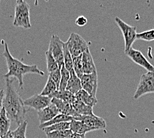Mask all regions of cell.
<instances>
[{"instance_id": "cell-1", "label": "cell", "mask_w": 154, "mask_h": 138, "mask_svg": "<svg viewBox=\"0 0 154 138\" xmlns=\"http://www.w3.org/2000/svg\"><path fill=\"white\" fill-rule=\"evenodd\" d=\"M5 81V96L3 108L5 109L9 119L19 126L25 121L26 108L20 94L14 87V81L11 78H6Z\"/></svg>"}, {"instance_id": "cell-2", "label": "cell", "mask_w": 154, "mask_h": 138, "mask_svg": "<svg viewBox=\"0 0 154 138\" xmlns=\"http://www.w3.org/2000/svg\"><path fill=\"white\" fill-rule=\"evenodd\" d=\"M4 57L6 60L8 69V72L4 75L5 79L11 78L14 77L17 79L19 86L23 87V77L27 74H36L40 76H44L45 72L38 68L37 65H27L21 62L20 60L15 59L9 52L7 43H5Z\"/></svg>"}, {"instance_id": "cell-3", "label": "cell", "mask_w": 154, "mask_h": 138, "mask_svg": "<svg viewBox=\"0 0 154 138\" xmlns=\"http://www.w3.org/2000/svg\"><path fill=\"white\" fill-rule=\"evenodd\" d=\"M13 25L15 27L23 29H30V7L23 0L17 1L15 8V17Z\"/></svg>"}, {"instance_id": "cell-4", "label": "cell", "mask_w": 154, "mask_h": 138, "mask_svg": "<svg viewBox=\"0 0 154 138\" xmlns=\"http://www.w3.org/2000/svg\"><path fill=\"white\" fill-rule=\"evenodd\" d=\"M115 22L123 34L125 44L124 52L126 53L132 48L134 43L137 39L136 27L131 26L118 17H115Z\"/></svg>"}, {"instance_id": "cell-5", "label": "cell", "mask_w": 154, "mask_h": 138, "mask_svg": "<svg viewBox=\"0 0 154 138\" xmlns=\"http://www.w3.org/2000/svg\"><path fill=\"white\" fill-rule=\"evenodd\" d=\"M67 47L72 58L79 57L89 49L86 41L81 35L76 33L70 34L68 41L66 42Z\"/></svg>"}, {"instance_id": "cell-6", "label": "cell", "mask_w": 154, "mask_h": 138, "mask_svg": "<svg viewBox=\"0 0 154 138\" xmlns=\"http://www.w3.org/2000/svg\"><path fill=\"white\" fill-rule=\"evenodd\" d=\"M150 93H154V72H147L140 77L133 98L135 100Z\"/></svg>"}, {"instance_id": "cell-7", "label": "cell", "mask_w": 154, "mask_h": 138, "mask_svg": "<svg viewBox=\"0 0 154 138\" xmlns=\"http://www.w3.org/2000/svg\"><path fill=\"white\" fill-rule=\"evenodd\" d=\"M63 43L64 42H63L58 35H51L48 51H49L52 54L54 59L57 60L60 68H61L64 65Z\"/></svg>"}, {"instance_id": "cell-8", "label": "cell", "mask_w": 154, "mask_h": 138, "mask_svg": "<svg viewBox=\"0 0 154 138\" xmlns=\"http://www.w3.org/2000/svg\"><path fill=\"white\" fill-rule=\"evenodd\" d=\"M25 106L33 108L38 112L52 103V98L49 96H44L41 94H35L23 101Z\"/></svg>"}, {"instance_id": "cell-9", "label": "cell", "mask_w": 154, "mask_h": 138, "mask_svg": "<svg viewBox=\"0 0 154 138\" xmlns=\"http://www.w3.org/2000/svg\"><path fill=\"white\" fill-rule=\"evenodd\" d=\"M125 54L137 65H138L143 68L146 69L147 72H154V66L151 64L142 53L140 51H137L131 48V49L125 53Z\"/></svg>"}, {"instance_id": "cell-10", "label": "cell", "mask_w": 154, "mask_h": 138, "mask_svg": "<svg viewBox=\"0 0 154 138\" xmlns=\"http://www.w3.org/2000/svg\"><path fill=\"white\" fill-rule=\"evenodd\" d=\"M82 88L89 94L96 96L98 88L97 72L90 75H84L81 78Z\"/></svg>"}, {"instance_id": "cell-11", "label": "cell", "mask_w": 154, "mask_h": 138, "mask_svg": "<svg viewBox=\"0 0 154 138\" xmlns=\"http://www.w3.org/2000/svg\"><path fill=\"white\" fill-rule=\"evenodd\" d=\"M73 120L83 121L86 126L92 128L94 130H102L106 127V123L103 118L96 116L94 114L90 115H79V117Z\"/></svg>"}, {"instance_id": "cell-12", "label": "cell", "mask_w": 154, "mask_h": 138, "mask_svg": "<svg viewBox=\"0 0 154 138\" xmlns=\"http://www.w3.org/2000/svg\"><path fill=\"white\" fill-rule=\"evenodd\" d=\"M52 103L55 105L59 112V114L69 115V116L72 117L73 119H75L80 115L75 111L71 104L67 103L65 101L53 98H52Z\"/></svg>"}, {"instance_id": "cell-13", "label": "cell", "mask_w": 154, "mask_h": 138, "mask_svg": "<svg viewBox=\"0 0 154 138\" xmlns=\"http://www.w3.org/2000/svg\"><path fill=\"white\" fill-rule=\"evenodd\" d=\"M58 114H59V112L55 105L53 103H51L49 106L43 109L42 110L37 112V116L40 121V124L51 120Z\"/></svg>"}, {"instance_id": "cell-14", "label": "cell", "mask_w": 154, "mask_h": 138, "mask_svg": "<svg viewBox=\"0 0 154 138\" xmlns=\"http://www.w3.org/2000/svg\"><path fill=\"white\" fill-rule=\"evenodd\" d=\"M82 70L84 75H90V74L96 72L94 60L89 49L82 54Z\"/></svg>"}, {"instance_id": "cell-15", "label": "cell", "mask_w": 154, "mask_h": 138, "mask_svg": "<svg viewBox=\"0 0 154 138\" xmlns=\"http://www.w3.org/2000/svg\"><path fill=\"white\" fill-rule=\"evenodd\" d=\"M82 85H81V78H79L76 73L75 72V70L70 72V78L67 84L66 90L72 93V94L75 95L77 94L80 90H81Z\"/></svg>"}, {"instance_id": "cell-16", "label": "cell", "mask_w": 154, "mask_h": 138, "mask_svg": "<svg viewBox=\"0 0 154 138\" xmlns=\"http://www.w3.org/2000/svg\"><path fill=\"white\" fill-rule=\"evenodd\" d=\"M70 130L72 133L78 134H85L89 131H94L92 128L86 126L83 121L76 120L70 121Z\"/></svg>"}, {"instance_id": "cell-17", "label": "cell", "mask_w": 154, "mask_h": 138, "mask_svg": "<svg viewBox=\"0 0 154 138\" xmlns=\"http://www.w3.org/2000/svg\"><path fill=\"white\" fill-rule=\"evenodd\" d=\"M75 97L78 100L92 108L95 106L98 102V100L96 96H93L89 94L88 92H86L83 89H82L81 90H80L77 94H75Z\"/></svg>"}, {"instance_id": "cell-18", "label": "cell", "mask_w": 154, "mask_h": 138, "mask_svg": "<svg viewBox=\"0 0 154 138\" xmlns=\"http://www.w3.org/2000/svg\"><path fill=\"white\" fill-rule=\"evenodd\" d=\"M72 106L77 114L80 115H93V108L90 106L86 105L76 98L72 104Z\"/></svg>"}, {"instance_id": "cell-19", "label": "cell", "mask_w": 154, "mask_h": 138, "mask_svg": "<svg viewBox=\"0 0 154 138\" xmlns=\"http://www.w3.org/2000/svg\"><path fill=\"white\" fill-rule=\"evenodd\" d=\"M51 98H58L59 100H61L63 101H65L67 103H69L70 104H71L73 103V102L75 100L76 97L75 95L72 94V93H70V92H69L68 90H57L55 92L51 95V96H49Z\"/></svg>"}, {"instance_id": "cell-20", "label": "cell", "mask_w": 154, "mask_h": 138, "mask_svg": "<svg viewBox=\"0 0 154 138\" xmlns=\"http://www.w3.org/2000/svg\"><path fill=\"white\" fill-rule=\"evenodd\" d=\"M73 120V118L70 116H69V115H66L64 114H58L57 116L53 118L52 120L47 121L46 123H44L42 124L39 125V128L41 130H43L44 128H45L47 127H49L52 126V125H54L55 124L58 123H60V122H70Z\"/></svg>"}, {"instance_id": "cell-21", "label": "cell", "mask_w": 154, "mask_h": 138, "mask_svg": "<svg viewBox=\"0 0 154 138\" xmlns=\"http://www.w3.org/2000/svg\"><path fill=\"white\" fill-rule=\"evenodd\" d=\"M11 120L7 116L5 109L2 108L0 110V129L2 130V137L5 136L9 131Z\"/></svg>"}, {"instance_id": "cell-22", "label": "cell", "mask_w": 154, "mask_h": 138, "mask_svg": "<svg viewBox=\"0 0 154 138\" xmlns=\"http://www.w3.org/2000/svg\"><path fill=\"white\" fill-rule=\"evenodd\" d=\"M63 55H64V66L69 72L74 71L72 57L70 54L65 43H63Z\"/></svg>"}, {"instance_id": "cell-23", "label": "cell", "mask_w": 154, "mask_h": 138, "mask_svg": "<svg viewBox=\"0 0 154 138\" xmlns=\"http://www.w3.org/2000/svg\"><path fill=\"white\" fill-rule=\"evenodd\" d=\"M57 90H58V89L56 84L50 77H48L46 84L40 94L44 96H51Z\"/></svg>"}, {"instance_id": "cell-24", "label": "cell", "mask_w": 154, "mask_h": 138, "mask_svg": "<svg viewBox=\"0 0 154 138\" xmlns=\"http://www.w3.org/2000/svg\"><path fill=\"white\" fill-rule=\"evenodd\" d=\"M45 56H46V59H47V70L48 72H49V73L55 71V70H57L58 69L60 68L57 62V60L54 59V58L53 57L52 54H51V53L49 51H46Z\"/></svg>"}, {"instance_id": "cell-25", "label": "cell", "mask_w": 154, "mask_h": 138, "mask_svg": "<svg viewBox=\"0 0 154 138\" xmlns=\"http://www.w3.org/2000/svg\"><path fill=\"white\" fill-rule=\"evenodd\" d=\"M27 126V121H24L19 124L17 128L14 131H11L13 138H26V130Z\"/></svg>"}, {"instance_id": "cell-26", "label": "cell", "mask_w": 154, "mask_h": 138, "mask_svg": "<svg viewBox=\"0 0 154 138\" xmlns=\"http://www.w3.org/2000/svg\"><path fill=\"white\" fill-rule=\"evenodd\" d=\"M70 130V122H60L55 124L52 126L44 128L42 130L45 133L52 132L54 131H60V130Z\"/></svg>"}, {"instance_id": "cell-27", "label": "cell", "mask_w": 154, "mask_h": 138, "mask_svg": "<svg viewBox=\"0 0 154 138\" xmlns=\"http://www.w3.org/2000/svg\"><path fill=\"white\" fill-rule=\"evenodd\" d=\"M73 60V69L79 78L84 75L82 70V54L79 57L72 58Z\"/></svg>"}, {"instance_id": "cell-28", "label": "cell", "mask_w": 154, "mask_h": 138, "mask_svg": "<svg viewBox=\"0 0 154 138\" xmlns=\"http://www.w3.org/2000/svg\"><path fill=\"white\" fill-rule=\"evenodd\" d=\"M70 78V72L66 69L65 66L61 67V78H60V82L59 88L58 90H65L67 84Z\"/></svg>"}, {"instance_id": "cell-29", "label": "cell", "mask_w": 154, "mask_h": 138, "mask_svg": "<svg viewBox=\"0 0 154 138\" xmlns=\"http://www.w3.org/2000/svg\"><path fill=\"white\" fill-rule=\"evenodd\" d=\"M72 132L70 130L54 131L52 132L46 133L47 138H66L69 137Z\"/></svg>"}, {"instance_id": "cell-30", "label": "cell", "mask_w": 154, "mask_h": 138, "mask_svg": "<svg viewBox=\"0 0 154 138\" xmlns=\"http://www.w3.org/2000/svg\"><path fill=\"white\" fill-rule=\"evenodd\" d=\"M137 39L151 42L154 41V29H150L137 33Z\"/></svg>"}, {"instance_id": "cell-31", "label": "cell", "mask_w": 154, "mask_h": 138, "mask_svg": "<svg viewBox=\"0 0 154 138\" xmlns=\"http://www.w3.org/2000/svg\"><path fill=\"white\" fill-rule=\"evenodd\" d=\"M49 77H50L53 80V82L55 83L57 86V89L59 90L60 78H61V69L59 68L55 70V71L49 73Z\"/></svg>"}, {"instance_id": "cell-32", "label": "cell", "mask_w": 154, "mask_h": 138, "mask_svg": "<svg viewBox=\"0 0 154 138\" xmlns=\"http://www.w3.org/2000/svg\"><path fill=\"white\" fill-rule=\"evenodd\" d=\"M87 23H88L87 19H86L85 16H83V15L79 16L75 21V24L76 25H78V26H79V27L85 26V25L87 24Z\"/></svg>"}, {"instance_id": "cell-33", "label": "cell", "mask_w": 154, "mask_h": 138, "mask_svg": "<svg viewBox=\"0 0 154 138\" xmlns=\"http://www.w3.org/2000/svg\"><path fill=\"white\" fill-rule=\"evenodd\" d=\"M66 138H86V136H85V134H78V133H72Z\"/></svg>"}, {"instance_id": "cell-34", "label": "cell", "mask_w": 154, "mask_h": 138, "mask_svg": "<svg viewBox=\"0 0 154 138\" xmlns=\"http://www.w3.org/2000/svg\"><path fill=\"white\" fill-rule=\"evenodd\" d=\"M4 96H5L4 90H0V109H1V110L3 108V102H4Z\"/></svg>"}, {"instance_id": "cell-35", "label": "cell", "mask_w": 154, "mask_h": 138, "mask_svg": "<svg viewBox=\"0 0 154 138\" xmlns=\"http://www.w3.org/2000/svg\"><path fill=\"white\" fill-rule=\"evenodd\" d=\"M1 138H13L12 137V134H11V131L9 130V132L5 135V136L2 137Z\"/></svg>"}]
</instances>
